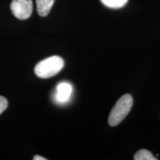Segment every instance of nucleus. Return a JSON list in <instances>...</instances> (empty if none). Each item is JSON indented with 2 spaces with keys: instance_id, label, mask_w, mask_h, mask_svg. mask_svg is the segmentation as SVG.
<instances>
[{
  "instance_id": "nucleus-6",
  "label": "nucleus",
  "mask_w": 160,
  "mask_h": 160,
  "mask_svg": "<svg viewBox=\"0 0 160 160\" xmlns=\"http://www.w3.org/2000/svg\"><path fill=\"white\" fill-rule=\"evenodd\" d=\"M101 2L109 8L118 9L123 8L128 0H100Z\"/></svg>"
},
{
  "instance_id": "nucleus-7",
  "label": "nucleus",
  "mask_w": 160,
  "mask_h": 160,
  "mask_svg": "<svg viewBox=\"0 0 160 160\" xmlns=\"http://www.w3.org/2000/svg\"><path fill=\"white\" fill-rule=\"evenodd\" d=\"M135 160H157V159L148 150H140L134 156Z\"/></svg>"
},
{
  "instance_id": "nucleus-3",
  "label": "nucleus",
  "mask_w": 160,
  "mask_h": 160,
  "mask_svg": "<svg viewBox=\"0 0 160 160\" xmlns=\"http://www.w3.org/2000/svg\"><path fill=\"white\" fill-rule=\"evenodd\" d=\"M11 10L17 19H27L31 17L33 11V2L32 0H13Z\"/></svg>"
},
{
  "instance_id": "nucleus-8",
  "label": "nucleus",
  "mask_w": 160,
  "mask_h": 160,
  "mask_svg": "<svg viewBox=\"0 0 160 160\" xmlns=\"http://www.w3.org/2000/svg\"><path fill=\"white\" fill-rule=\"evenodd\" d=\"M8 100L6 98L0 96V114L8 108Z\"/></svg>"
},
{
  "instance_id": "nucleus-9",
  "label": "nucleus",
  "mask_w": 160,
  "mask_h": 160,
  "mask_svg": "<svg viewBox=\"0 0 160 160\" xmlns=\"http://www.w3.org/2000/svg\"><path fill=\"white\" fill-rule=\"evenodd\" d=\"M33 159L34 160H45V158H44L42 157H40V156H35L33 157Z\"/></svg>"
},
{
  "instance_id": "nucleus-2",
  "label": "nucleus",
  "mask_w": 160,
  "mask_h": 160,
  "mask_svg": "<svg viewBox=\"0 0 160 160\" xmlns=\"http://www.w3.org/2000/svg\"><path fill=\"white\" fill-rule=\"evenodd\" d=\"M133 106V97L131 94L123 95L112 108L108 118L109 125L114 127L122 122Z\"/></svg>"
},
{
  "instance_id": "nucleus-5",
  "label": "nucleus",
  "mask_w": 160,
  "mask_h": 160,
  "mask_svg": "<svg viewBox=\"0 0 160 160\" xmlns=\"http://www.w3.org/2000/svg\"><path fill=\"white\" fill-rule=\"evenodd\" d=\"M54 1L55 0H36L37 12L40 17H46L48 15Z\"/></svg>"
},
{
  "instance_id": "nucleus-4",
  "label": "nucleus",
  "mask_w": 160,
  "mask_h": 160,
  "mask_svg": "<svg viewBox=\"0 0 160 160\" xmlns=\"http://www.w3.org/2000/svg\"><path fill=\"white\" fill-rule=\"evenodd\" d=\"M73 87L69 82H62L56 89L55 99L59 103H65L71 99Z\"/></svg>"
},
{
  "instance_id": "nucleus-1",
  "label": "nucleus",
  "mask_w": 160,
  "mask_h": 160,
  "mask_svg": "<svg viewBox=\"0 0 160 160\" xmlns=\"http://www.w3.org/2000/svg\"><path fill=\"white\" fill-rule=\"evenodd\" d=\"M65 62L59 56H53L39 62L36 65V75L42 79H48L57 75L63 68Z\"/></svg>"
}]
</instances>
